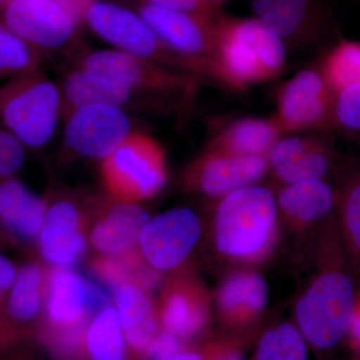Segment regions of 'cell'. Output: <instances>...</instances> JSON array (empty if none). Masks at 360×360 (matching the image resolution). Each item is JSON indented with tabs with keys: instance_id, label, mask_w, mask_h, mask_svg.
<instances>
[{
	"instance_id": "6da1fadb",
	"label": "cell",
	"mask_w": 360,
	"mask_h": 360,
	"mask_svg": "<svg viewBox=\"0 0 360 360\" xmlns=\"http://www.w3.org/2000/svg\"><path fill=\"white\" fill-rule=\"evenodd\" d=\"M285 58L283 40L257 18L215 20L213 77L241 89L277 77Z\"/></svg>"
},
{
	"instance_id": "7a4b0ae2",
	"label": "cell",
	"mask_w": 360,
	"mask_h": 360,
	"mask_svg": "<svg viewBox=\"0 0 360 360\" xmlns=\"http://www.w3.org/2000/svg\"><path fill=\"white\" fill-rule=\"evenodd\" d=\"M61 108L58 87L39 68L0 86V122L25 148L39 149L51 141Z\"/></svg>"
},
{
	"instance_id": "3957f363",
	"label": "cell",
	"mask_w": 360,
	"mask_h": 360,
	"mask_svg": "<svg viewBox=\"0 0 360 360\" xmlns=\"http://www.w3.org/2000/svg\"><path fill=\"white\" fill-rule=\"evenodd\" d=\"M276 214L274 196L264 187L252 186L229 193L215 215L217 248L233 257L257 255L269 243Z\"/></svg>"
},
{
	"instance_id": "277c9868",
	"label": "cell",
	"mask_w": 360,
	"mask_h": 360,
	"mask_svg": "<svg viewBox=\"0 0 360 360\" xmlns=\"http://www.w3.org/2000/svg\"><path fill=\"white\" fill-rule=\"evenodd\" d=\"M103 184L116 200L136 202L156 195L167 184L165 151L150 135L132 132L101 163Z\"/></svg>"
},
{
	"instance_id": "5b68a950",
	"label": "cell",
	"mask_w": 360,
	"mask_h": 360,
	"mask_svg": "<svg viewBox=\"0 0 360 360\" xmlns=\"http://www.w3.org/2000/svg\"><path fill=\"white\" fill-rule=\"evenodd\" d=\"M354 314V286L338 272L315 281L296 307L300 333L319 349L340 345L349 333Z\"/></svg>"
},
{
	"instance_id": "8992f818",
	"label": "cell",
	"mask_w": 360,
	"mask_h": 360,
	"mask_svg": "<svg viewBox=\"0 0 360 360\" xmlns=\"http://www.w3.org/2000/svg\"><path fill=\"white\" fill-rule=\"evenodd\" d=\"M139 15L186 68L213 75L215 20L144 4Z\"/></svg>"
},
{
	"instance_id": "52a82bcc",
	"label": "cell",
	"mask_w": 360,
	"mask_h": 360,
	"mask_svg": "<svg viewBox=\"0 0 360 360\" xmlns=\"http://www.w3.org/2000/svg\"><path fill=\"white\" fill-rule=\"evenodd\" d=\"M101 288L70 269H56L47 276L44 331L85 333L92 317L108 307Z\"/></svg>"
},
{
	"instance_id": "ba28073f",
	"label": "cell",
	"mask_w": 360,
	"mask_h": 360,
	"mask_svg": "<svg viewBox=\"0 0 360 360\" xmlns=\"http://www.w3.org/2000/svg\"><path fill=\"white\" fill-rule=\"evenodd\" d=\"M84 18L92 32L118 51L161 65L186 68L158 39L139 14L108 2L91 1L85 7Z\"/></svg>"
},
{
	"instance_id": "9c48e42d",
	"label": "cell",
	"mask_w": 360,
	"mask_h": 360,
	"mask_svg": "<svg viewBox=\"0 0 360 360\" xmlns=\"http://www.w3.org/2000/svg\"><path fill=\"white\" fill-rule=\"evenodd\" d=\"M131 134L125 110L111 104H84L68 115L66 143L84 158L104 160Z\"/></svg>"
},
{
	"instance_id": "30bf717a",
	"label": "cell",
	"mask_w": 360,
	"mask_h": 360,
	"mask_svg": "<svg viewBox=\"0 0 360 360\" xmlns=\"http://www.w3.org/2000/svg\"><path fill=\"white\" fill-rule=\"evenodd\" d=\"M335 96L321 73L302 70L281 90L274 120L283 134L322 129L335 115Z\"/></svg>"
},
{
	"instance_id": "8fae6325",
	"label": "cell",
	"mask_w": 360,
	"mask_h": 360,
	"mask_svg": "<svg viewBox=\"0 0 360 360\" xmlns=\"http://www.w3.org/2000/svg\"><path fill=\"white\" fill-rule=\"evenodd\" d=\"M200 234L196 213L188 208H177L148 220L141 231L139 248L153 269L167 271L189 257Z\"/></svg>"
},
{
	"instance_id": "7c38bea8",
	"label": "cell",
	"mask_w": 360,
	"mask_h": 360,
	"mask_svg": "<svg viewBox=\"0 0 360 360\" xmlns=\"http://www.w3.org/2000/svg\"><path fill=\"white\" fill-rule=\"evenodd\" d=\"M77 68L122 80L156 96L184 94L191 87L184 75L118 49L89 52L80 59Z\"/></svg>"
},
{
	"instance_id": "4fadbf2b",
	"label": "cell",
	"mask_w": 360,
	"mask_h": 360,
	"mask_svg": "<svg viewBox=\"0 0 360 360\" xmlns=\"http://www.w3.org/2000/svg\"><path fill=\"white\" fill-rule=\"evenodd\" d=\"M78 20L54 0H11L4 25L33 49L65 46L75 35Z\"/></svg>"
},
{
	"instance_id": "5bb4252c",
	"label": "cell",
	"mask_w": 360,
	"mask_h": 360,
	"mask_svg": "<svg viewBox=\"0 0 360 360\" xmlns=\"http://www.w3.org/2000/svg\"><path fill=\"white\" fill-rule=\"evenodd\" d=\"M82 217L72 201L60 200L47 206L39 236L40 253L56 269H70L86 248Z\"/></svg>"
},
{
	"instance_id": "9a60e30c",
	"label": "cell",
	"mask_w": 360,
	"mask_h": 360,
	"mask_svg": "<svg viewBox=\"0 0 360 360\" xmlns=\"http://www.w3.org/2000/svg\"><path fill=\"white\" fill-rule=\"evenodd\" d=\"M63 94L66 116L84 104L108 103L123 110H136L158 103L156 96L136 89L134 85L80 68L66 77Z\"/></svg>"
},
{
	"instance_id": "2e32d148",
	"label": "cell",
	"mask_w": 360,
	"mask_h": 360,
	"mask_svg": "<svg viewBox=\"0 0 360 360\" xmlns=\"http://www.w3.org/2000/svg\"><path fill=\"white\" fill-rule=\"evenodd\" d=\"M149 219L148 213L134 202L116 200L106 205L90 231L94 250L104 257H120L139 248L142 229Z\"/></svg>"
},
{
	"instance_id": "e0dca14e",
	"label": "cell",
	"mask_w": 360,
	"mask_h": 360,
	"mask_svg": "<svg viewBox=\"0 0 360 360\" xmlns=\"http://www.w3.org/2000/svg\"><path fill=\"white\" fill-rule=\"evenodd\" d=\"M267 169L264 156H236L212 153L193 172V179L202 193L212 196L229 193L252 186Z\"/></svg>"
},
{
	"instance_id": "ac0fdd59",
	"label": "cell",
	"mask_w": 360,
	"mask_h": 360,
	"mask_svg": "<svg viewBox=\"0 0 360 360\" xmlns=\"http://www.w3.org/2000/svg\"><path fill=\"white\" fill-rule=\"evenodd\" d=\"M47 205L16 177H0V224L16 241L37 240Z\"/></svg>"
},
{
	"instance_id": "d6986e66",
	"label": "cell",
	"mask_w": 360,
	"mask_h": 360,
	"mask_svg": "<svg viewBox=\"0 0 360 360\" xmlns=\"http://www.w3.org/2000/svg\"><path fill=\"white\" fill-rule=\"evenodd\" d=\"M255 18L284 40L309 39L319 32V0H251Z\"/></svg>"
},
{
	"instance_id": "ffe728a7",
	"label": "cell",
	"mask_w": 360,
	"mask_h": 360,
	"mask_svg": "<svg viewBox=\"0 0 360 360\" xmlns=\"http://www.w3.org/2000/svg\"><path fill=\"white\" fill-rule=\"evenodd\" d=\"M269 158L279 179L290 184L321 179L330 168V161L321 142L307 137L279 139Z\"/></svg>"
},
{
	"instance_id": "44dd1931",
	"label": "cell",
	"mask_w": 360,
	"mask_h": 360,
	"mask_svg": "<svg viewBox=\"0 0 360 360\" xmlns=\"http://www.w3.org/2000/svg\"><path fill=\"white\" fill-rule=\"evenodd\" d=\"M115 302L127 345L137 354H146L158 333L153 303L139 286L123 284L115 290Z\"/></svg>"
},
{
	"instance_id": "7402d4cb",
	"label": "cell",
	"mask_w": 360,
	"mask_h": 360,
	"mask_svg": "<svg viewBox=\"0 0 360 360\" xmlns=\"http://www.w3.org/2000/svg\"><path fill=\"white\" fill-rule=\"evenodd\" d=\"M283 134L274 120L243 118L232 122L213 139L212 153L236 156L269 155Z\"/></svg>"
},
{
	"instance_id": "603a6c76",
	"label": "cell",
	"mask_w": 360,
	"mask_h": 360,
	"mask_svg": "<svg viewBox=\"0 0 360 360\" xmlns=\"http://www.w3.org/2000/svg\"><path fill=\"white\" fill-rule=\"evenodd\" d=\"M47 274L37 264H27L18 269L1 309L21 330L39 319L45 307Z\"/></svg>"
},
{
	"instance_id": "cb8c5ba5",
	"label": "cell",
	"mask_w": 360,
	"mask_h": 360,
	"mask_svg": "<svg viewBox=\"0 0 360 360\" xmlns=\"http://www.w3.org/2000/svg\"><path fill=\"white\" fill-rule=\"evenodd\" d=\"M84 350L89 360H129L127 340L115 307H105L90 321Z\"/></svg>"
},
{
	"instance_id": "d4e9b609",
	"label": "cell",
	"mask_w": 360,
	"mask_h": 360,
	"mask_svg": "<svg viewBox=\"0 0 360 360\" xmlns=\"http://www.w3.org/2000/svg\"><path fill=\"white\" fill-rule=\"evenodd\" d=\"M278 203L293 219L311 221L323 217L333 207V189L321 179L302 180L283 189Z\"/></svg>"
},
{
	"instance_id": "484cf974",
	"label": "cell",
	"mask_w": 360,
	"mask_h": 360,
	"mask_svg": "<svg viewBox=\"0 0 360 360\" xmlns=\"http://www.w3.org/2000/svg\"><path fill=\"white\" fill-rule=\"evenodd\" d=\"M161 321L165 330L184 340L200 335L205 328L207 315L193 295L177 290L168 296Z\"/></svg>"
},
{
	"instance_id": "4316f807",
	"label": "cell",
	"mask_w": 360,
	"mask_h": 360,
	"mask_svg": "<svg viewBox=\"0 0 360 360\" xmlns=\"http://www.w3.org/2000/svg\"><path fill=\"white\" fill-rule=\"evenodd\" d=\"M269 302V286L257 274H238L229 277L219 292L222 309L229 314L259 312Z\"/></svg>"
},
{
	"instance_id": "83f0119b",
	"label": "cell",
	"mask_w": 360,
	"mask_h": 360,
	"mask_svg": "<svg viewBox=\"0 0 360 360\" xmlns=\"http://www.w3.org/2000/svg\"><path fill=\"white\" fill-rule=\"evenodd\" d=\"M335 96L348 87L360 84V44L342 40L326 58L322 73Z\"/></svg>"
},
{
	"instance_id": "f1b7e54d",
	"label": "cell",
	"mask_w": 360,
	"mask_h": 360,
	"mask_svg": "<svg viewBox=\"0 0 360 360\" xmlns=\"http://www.w3.org/2000/svg\"><path fill=\"white\" fill-rule=\"evenodd\" d=\"M255 360H307L304 338L291 324H281L262 336Z\"/></svg>"
},
{
	"instance_id": "f546056e",
	"label": "cell",
	"mask_w": 360,
	"mask_h": 360,
	"mask_svg": "<svg viewBox=\"0 0 360 360\" xmlns=\"http://www.w3.org/2000/svg\"><path fill=\"white\" fill-rule=\"evenodd\" d=\"M39 53L32 45L0 25V78L15 77L39 68Z\"/></svg>"
},
{
	"instance_id": "4dcf8cb0",
	"label": "cell",
	"mask_w": 360,
	"mask_h": 360,
	"mask_svg": "<svg viewBox=\"0 0 360 360\" xmlns=\"http://www.w3.org/2000/svg\"><path fill=\"white\" fill-rule=\"evenodd\" d=\"M135 252V251H134ZM134 252L120 257H104L94 262V270L97 276L111 286L116 288L123 284H134L143 288L153 283L150 272L146 271L139 264Z\"/></svg>"
},
{
	"instance_id": "1f68e13d",
	"label": "cell",
	"mask_w": 360,
	"mask_h": 360,
	"mask_svg": "<svg viewBox=\"0 0 360 360\" xmlns=\"http://www.w3.org/2000/svg\"><path fill=\"white\" fill-rule=\"evenodd\" d=\"M25 161V146L2 125L0 127V177H15Z\"/></svg>"
},
{
	"instance_id": "d6a6232c",
	"label": "cell",
	"mask_w": 360,
	"mask_h": 360,
	"mask_svg": "<svg viewBox=\"0 0 360 360\" xmlns=\"http://www.w3.org/2000/svg\"><path fill=\"white\" fill-rule=\"evenodd\" d=\"M335 117L348 129L360 131V84L348 87L338 96Z\"/></svg>"
},
{
	"instance_id": "836d02e7",
	"label": "cell",
	"mask_w": 360,
	"mask_h": 360,
	"mask_svg": "<svg viewBox=\"0 0 360 360\" xmlns=\"http://www.w3.org/2000/svg\"><path fill=\"white\" fill-rule=\"evenodd\" d=\"M182 352V340L167 330L158 331L146 354L151 359H162L174 356Z\"/></svg>"
},
{
	"instance_id": "e575fe53",
	"label": "cell",
	"mask_w": 360,
	"mask_h": 360,
	"mask_svg": "<svg viewBox=\"0 0 360 360\" xmlns=\"http://www.w3.org/2000/svg\"><path fill=\"white\" fill-rule=\"evenodd\" d=\"M146 4L170 9V11L212 18L213 9L206 0H146Z\"/></svg>"
},
{
	"instance_id": "d590c367",
	"label": "cell",
	"mask_w": 360,
	"mask_h": 360,
	"mask_svg": "<svg viewBox=\"0 0 360 360\" xmlns=\"http://www.w3.org/2000/svg\"><path fill=\"white\" fill-rule=\"evenodd\" d=\"M348 231L360 251V184L350 193L345 207Z\"/></svg>"
},
{
	"instance_id": "8d00e7d4",
	"label": "cell",
	"mask_w": 360,
	"mask_h": 360,
	"mask_svg": "<svg viewBox=\"0 0 360 360\" xmlns=\"http://www.w3.org/2000/svg\"><path fill=\"white\" fill-rule=\"evenodd\" d=\"M18 266L9 258L0 255V309L4 305L18 274Z\"/></svg>"
},
{
	"instance_id": "74e56055",
	"label": "cell",
	"mask_w": 360,
	"mask_h": 360,
	"mask_svg": "<svg viewBox=\"0 0 360 360\" xmlns=\"http://www.w3.org/2000/svg\"><path fill=\"white\" fill-rule=\"evenodd\" d=\"M22 330L15 326L0 309V354L13 345L20 336Z\"/></svg>"
},
{
	"instance_id": "f35d334b",
	"label": "cell",
	"mask_w": 360,
	"mask_h": 360,
	"mask_svg": "<svg viewBox=\"0 0 360 360\" xmlns=\"http://www.w3.org/2000/svg\"><path fill=\"white\" fill-rule=\"evenodd\" d=\"M150 360H206L205 357L200 352H181L179 354L174 355V356L167 357L162 359H150Z\"/></svg>"
},
{
	"instance_id": "ab89813d",
	"label": "cell",
	"mask_w": 360,
	"mask_h": 360,
	"mask_svg": "<svg viewBox=\"0 0 360 360\" xmlns=\"http://www.w3.org/2000/svg\"><path fill=\"white\" fill-rule=\"evenodd\" d=\"M349 333H352L355 345L360 349V310L359 312H355L354 322H352Z\"/></svg>"
},
{
	"instance_id": "60d3db41",
	"label": "cell",
	"mask_w": 360,
	"mask_h": 360,
	"mask_svg": "<svg viewBox=\"0 0 360 360\" xmlns=\"http://www.w3.org/2000/svg\"><path fill=\"white\" fill-rule=\"evenodd\" d=\"M15 239L13 238V236L9 233L8 231L0 224V245H4V243H15Z\"/></svg>"
},
{
	"instance_id": "b9f144b4",
	"label": "cell",
	"mask_w": 360,
	"mask_h": 360,
	"mask_svg": "<svg viewBox=\"0 0 360 360\" xmlns=\"http://www.w3.org/2000/svg\"><path fill=\"white\" fill-rule=\"evenodd\" d=\"M224 1L225 0H206V2L210 4L212 9H214L217 6H219L220 4H224Z\"/></svg>"
},
{
	"instance_id": "7bdbcfd3",
	"label": "cell",
	"mask_w": 360,
	"mask_h": 360,
	"mask_svg": "<svg viewBox=\"0 0 360 360\" xmlns=\"http://www.w3.org/2000/svg\"><path fill=\"white\" fill-rule=\"evenodd\" d=\"M220 360H245L243 359V357L240 356L239 354H231L227 355V356L224 357V359H221Z\"/></svg>"
}]
</instances>
